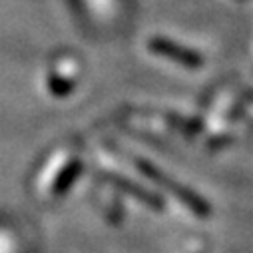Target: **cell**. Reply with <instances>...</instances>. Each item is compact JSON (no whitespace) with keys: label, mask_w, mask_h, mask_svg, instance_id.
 Listing matches in <instances>:
<instances>
[{"label":"cell","mask_w":253,"mask_h":253,"mask_svg":"<svg viewBox=\"0 0 253 253\" xmlns=\"http://www.w3.org/2000/svg\"><path fill=\"white\" fill-rule=\"evenodd\" d=\"M136 164H138L140 171H142L146 177H150V179H152L154 183H158L160 187H166L173 198H177L179 202H183V204H185L189 210H192L194 213H198V215H208V213H210V206H208V202H206L204 198H200L198 194H194L192 189H187L185 185L175 183L171 177H168L164 171H160V169H158L154 164H150V162L138 160Z\"/></svg>","instance_id":"6da1fadb"},{"label":"cell","mask_w":253,"mask_h":253,"mask_svg":"<svg viewBox=\"0 0 253 253\" xmlns=\"http://www.w3.org/2000/svg\"><path fill=\"white\" fill-rule=\"evenodd\" d=\"M116 187H122L126 194H130L134 198H138L142 204H146L148 208H154V210H162V200L154 194H150L148 189H144L142 185L138 183H130L128 179H122V177H108Z\"/></svg>","instance_id":"3957f363"},{"label":"cell","mask_w":253,"mask_h":253,"mask_svg":"<svg viewBox=\"0 0 253 253\" xmlns=\"http://www.w3.org/2000/svg\"><path fill=\"white\" fill-rule=\"evenodd\" d=\"M148 48H150L154 54H158V56H162V58H168V60L175 62V64H179V66H183V68L196 70V68H202V64H204V56H202L200 52L187 48V46H181V44H177V42H173V40H169V38L156 36V38L150 40Z\"/></svg>","instance_id":"7a4b0ae2"},{"label":"cell","mask_w":253,"mask_h":253,"mask_svg":"<svg viewBox=\"0 0 253 253\" xmlns=\"http://www.w3.org/2000/svg\"><path fill=\"white\" fill-rule=\"evenodd\" d=\"M48 84H50V90H52L56 96H66V94L72 92V88H74V84H72L70 80H64V78H60V76H50Z\"/></svg>","instance_id":"5b68a950"},{"label":"cell","mask_w":253,"mask_h":253,"mask_svg":"<svg viewBox=\"0 0 253 253\" xmlns=\"http://www.w3.org/2000/svg\"><path fill=\"white\" fill-rule=\"evenodd\" d=\"M80 171H82V164L78 162V160H74V162H70L66 168H64V171L60 173V177L56 179V183H54V189L52 192L56 194V196H62V194H66L68 189H70V185L78 179V175H80Z\"/></svg>","instance_id":"277c9868"}]
</instances>
